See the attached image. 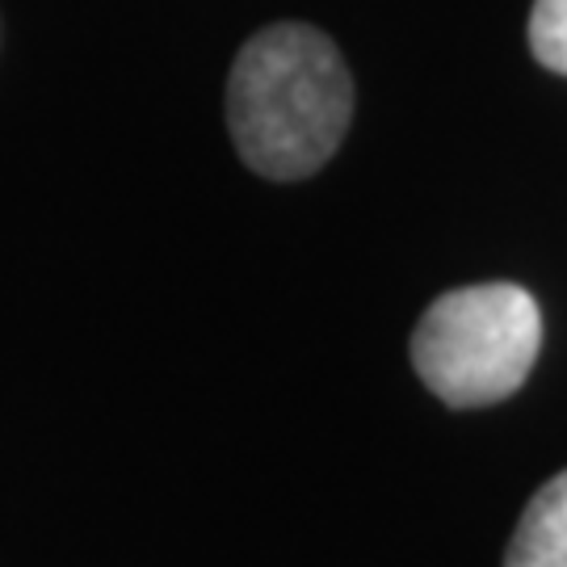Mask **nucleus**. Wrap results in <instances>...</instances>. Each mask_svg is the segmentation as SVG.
Masks as SVG:
<instances>
[{
  "instance_id": "f257e3e1",
  "label": "nucleus",
  "mask_w": 567,
  "mask_h": 567,
  "mask_svg": "<svg viewBox=\"0 0 567 567\" xmlns=\"http://www.w3.org/2000/svg\"><path fill=\"white\" fill-rule=\"evenodd\" d=\"M353 118V81L337 42L278 21L244 42L227 76V126L240 161L269 182L320 173Z\"/></svg>"
},
{
  "instance_id": "f03ea898",
  "label": "nucleus",
  "mask_w": 567,
  "mask_h": 567,
  "mask_svg": "<svg viewBox=\"0 0 567 567\" xmlns=\"http://www.w3.org/2000/svg\"><path fill=\"white\" fill-rule=\"evenodd\" d=\"M543 349V311L513 282L446 290L412 332L421 383L450 408H487L522 391Z\"/></svg>"
},
{
  "instance_id": "7ed1b4c3",
  "label": "nucleus",
  "mask_w": 567,
  "mask_h": 567,
  "mask_svg": "<svg viewBox=\"0 0 567 567\" xmlns=\"http://www.w3.org/2000/svg\"><path fill=\"white\" fill-rule=\"evenodd\" d=\"M505 567H567V471L534 492L513 529Z\"/></svg>"
},
{
  "instance_id": "20e7f679",
  "label": "nucleus",
  "mask_w": 567,
  "mask_h": 567,
  "mask_svg": "<svg viewBox=\"0 0 567 567\" xmlns=\"http://www.w3.org/2000/svg\"><path fill=\"white\" fill-rule=\"evenodd\" d=\"M529 51L543 68L567 76V0H534Z\"/></svg>"
}]
</instances>
